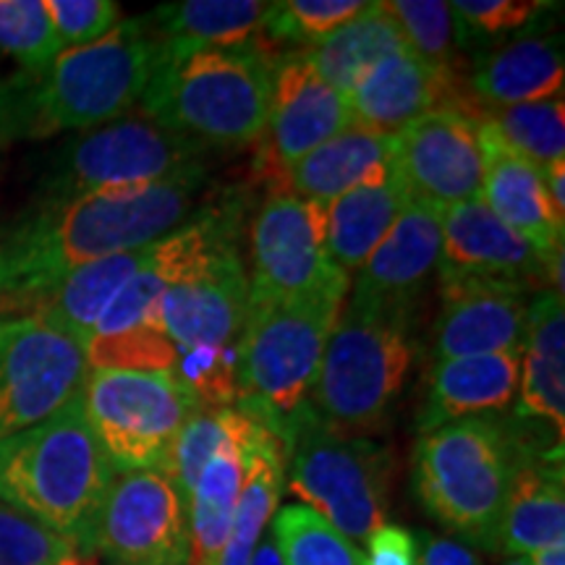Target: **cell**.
Listing matches in <instances>:
<instances>
[{"label": "cell", "mask_w": 565, "mask_h": 565, "mask_svg": "<svg viewBox=\"0 0 565 565\" xmlns=\"http://www.w3.org/2000/svg\"><path fill=\"white\" fill-rule=\"evenodd\" d=\"M202 181L204 162L147 186L42 202L0 238L3 294L47 288L76 267L158 242L192 212Z\"/></svg>", "instance_id": "obj_1"}, {"label": "cell", "mask_w": 565, "mask_h": 565, "mask_svg": "<svg viewBox=\"0 0 565 565\" xmlns=\"http://www.w3.org/2000/svg\"><path fill=\"white\" fill-rule=\"evenodd\" d=\"M160 58L147 17L126 19L89 45L66 47L40 74L0 82V139H45L118 121L141 100Z\"/></svg>", "instance_id": "obj_2"}, {"label": "cell", "mask_w": 565, "mask_h": 565, "mask_svg": "<svg viewBox=\"0 0 565 565\" xmlns=\"http://www.w3.org/2000/svg\"><path fill=\"white\" fill-rule=\"evenodd\" d=\"M116 471L84 416L79 393L51 419L0 443V503L84 550Z\"/></svg>", "instance_id": "obj_3"}, {"label": "cell", "mask_w": 565, "mask_h": 565, "mask_svg": "<svg viewBox=\"0 0 565 565\" xmlns=\"http://www.w3.org/2000/svg\"><path fill=\"white\" fill-rule=\"evenodd\" d=\"M273 71L257 42L162 55L141 113L204 147L257 145L270 113Z\"/></svg>", "instance_id": "obj_4"}, {"label": "cell", "mask_w": 565, "mask_h": 565, "mask_svg": "<svg viewBox=\"0 0 565 565\" xmlns=\"http://www.w3.org/2000/svg\"><path fill=\"white\" fill-rule=\"evenodd\" d=\"M349 286V275H341L294 299L249 303L236 345V406L278 437L312 393Z\"/></svg>", "instance_id": "obj_5"}, {"label": "cell", "mask_w": 565, "mask_h": 565, "mask_svg": "<svg viewBox=\"0 0 565 565\" xmlns=\"http://www.w3.org/2000/svg\"><path fill=\"white\" fill-rule=\"evenodd\" d=\"M515 448V437L492 416H469L422 435L414 492L424 511L466 542L498 550Z\"/></svg>", "instance_id": "obj_6"}, {"label": "cell", "mask_w": 565, "mask_h": 565, "mask_svg": "<svg viewBox=\"0 0 565 565\" xmlns=\"http://www.w3.org/2000/svg\"><path fill=\"white\" fill-rule=\"evenodd\" d=\"M414 317L343 309L312 385V412L335 435L366 437L383 427L404 391L416 343Z\"/></svg>", "instance_id": "obj_7"}, {"label": "cell", "mask_w": 565, "mask_h": 565, "mask_svg": "<svg viewBox=\"0 0 565 565\" xmlns=\"http://www.w3.org/2000/svg\"><path fill=\"white\" fill-rule=\"evenodd\" d=\"M288 490L351 542L370 540L385 524L391 454L366 437L330 433L303 404L280 427Z\"/></svg>", "instance_id": "obj_8"}, {"label": "cell", "mask_w": 565, "mask_h": 565, "mask_svg": "<svg viewBox=\"0 0 565 565\" xmlns=\"http://www.w3.org/2000/svg\"><path fill=\"white\" fill-rule=\"evenodd\" d=\"M207 147L147 116H124L66 141L45 175V202L147 186L202 166Z\"/></svg>", "instance_id": "obj_9"}, {"label": "cell", "mask_w": 565, "mask_h": 565, "mask_svg": "<svg viewBox=\"0 0 565 565\" xmlns=\"http://www.w3.org/2000/svg\"><path fill=\"white\" fill-rule=\"evenodd\" d=\"M82 406L97 443L124 469H162L196 408L173 372H87Z\"/></svg>", "instance_id": "obj_10"}, {"label": "cell", "mask_w": 565, "mask_h": 565, "mask_svg": "<svg viewBox=\"0 0 565 565\" xmlns=\"http://www.w3.org/2000/svg\"><path fill=\"white\" fill-rule=\"evenodd\" d=\"M105 565H189V503L162 469L116 471L87 547Z\"/></svg>", "instance_id": "obj_11"}, {"label": "cell", "mask_w": 565, "mask_h": 565, "mask_svg": "<svg viewBox=\"0 0 565 565\" xmlns=\"http://www.w3.org/2000/svg\"><path fill=\"white\" fill-rule=\"evenodd\" d=\"M87 372L74 338L32 317H0V443L58 414Z\"/></svg>", "instance_id": "obj_12"}, {"label": "cell", "mask_w": 565, "mask_h": 565, "mask_svg": "<svg viewBox=\"0 0 565 565\" xmlns=\"http://www.w3.org/2000/svg\"><path fill=\"white\" fill-rule=\"evenodd\" d=\"M328 254V207L273 192L252 223L249 303L309 294L341 278Z\"/></svg>", "instance_id": "obj_13"}, {"label": "cell", "mask_w": 565, "mask_h": 565, "mask_svg": "<svg viewBox=\"0 0 565 565\" xmlns=\"http://www.w3.org/2000/svg\"><path fill=\"white\" fill-rule=\"evenodd\" d=\"M395 168L414 204L448 210L482 196L484 160L475 113L437 108L395 134Z\"/></svg>", "instance_id": "obj_14"}, {"label": "cell", "mask_w": 565, "mask_h": 565, "mask_svg": "<svg viewBox=\"0 0 565 565\" xmlns=\"http://www.w3.org/2000/svg\"><path fill=\"white\" fill-rule=\"evenodd\" d=\"M349 126H353L349 97L322 82L303 53L288 55L275 63L270 113L257 139L254 168L275 189L296 162Z\"/></svg>", "instance_id": "obj_15"}, {"label": "cell", "mask_w": 565, "mask_h": 565, "mask_svg": "<svg viewBox=\"0 0 565 565\" xmlns=\"http://www.w3.org/2000/svg\"><path fill=\"white\" fill-rule=\"evenodd\" d=\"M236 238L212 246L192 270L162 294V328L179 351L238 345L249 315V275Z\"/></svg>", "instance_id": "obj_16"}, {"label": "cell", "mask_w": 565, "mask_h": 565, "mask_svg": "<svg viewBox=\"0 0 565 565\" xmlns=\"http://www.w3.org/2000/svg\"><path fill=\"white\" fill-rule=\"evenodd\" d=\"M440 231V282H513L532 291L547 275V259L508 228L482 196L443 210Z\"/></svg>", "instance_id": "obj_17"}, {"label": "cell", "mask_w": 565, "mask_h": 565, "mask_svg": "<svg viewBox=\"0 0 565 565\" xmlns=\"http://www.w3.org/2000/svg\"><path fill=\"white\" fill-rule=\"evenodd\" d=\"M440 210L408 204L359 270L351 307L414 317L416 301L440 259Z\"/></svg>", "instance_id": "obj_18"}, {"label": "cell", "mask_w": 565, "mask_h": 565, "mask_svg": "<svg viewBox=\"0 0 565 565\" xmlns=\"http://www.w3.org/2000/svg\"><path fill=\"white\" fill-rule=\"evenodd\" d=\"M443 309L435 322V362L524 351L529 291L513 282H440Z\"/></svg>", "instance_id": "obj_19"}, {"label": "cell", "mask_w": 565, "mask_h": 565, "mask_svg": "<svg viewBox=\"0 0 565 565\" xmlns=\"http://www.w3.org/2000/svg\"><path fill=\"white\" fill-rule=\"evenodd\" d=\"M349 103L353 124L383 134H398L437 108H461L475 116L479 113L461 95L456 71L422 61L412 47L377 63L349 92Z\"/></svg>", "instance_id": "obj_20"}, {"label": "cell", "mask_w": 565, "mask_h": 565, "mask_svg": "<svg viewBox=\"0 0 565 565\" xmlns=\"http://www.w3.org/2000/svg\"><path fill=\"white\" fill-rule=\"evenodd\" d=\"M563 448L553 454L515 448L498 550L524 557L565 542Z\"/></svg>", "instance_id": "obj_21"}, {"label": "cell", "mask_w": 565, "mask_h": 565, "mask_svg": "<svg viewBox=\"0 0 565 565\" xmlns=\"http://www.w3.org/2000/svg\"><path fill=\"white\" fill-rule=\"evenodd\" d=\"M477 126L484 160V204L508 228L519 233L540 257L550 259L563 249L565 221L555 215L553 204H550L542 171L529 160L505 150L482 124L477 121Z\"/></svg>", "instance_id": "obj_22"}, {"label": "cell", "mask_w": 565, "mask_h": 565, "mask_svg": "<svg viewBox=\"0 0 565 565\" xmlns=\"http://www.w3.org/2000/svg\"><path fill=\"white\" fill-rule=\"evenodd\" d=\"M521 353L500 351L435 362L419 412V433L511 406L521 385Z\"/></svg>", "instance_id": "obj_23"}, {"label": "cell", "mask_w": 565, "mask_h": 565, "mask_svg": "<svg viewBox=\"0 0 565 565\" xmlns=\"http://www.w3.org/2000/svg\"><path fill=\"white\" fill-rule=\"evenodd\" d=\"M408 204L412 196L406 192L395 160L374 168L362 183L338 196L328 207L330 263L345 275L362 270Z\"/></svg>", "instance_id": "obj_24"}, {"label": "cell", "mask_w": 565, "mask_h": 565, "mask_svg": "<svg viewBox=\"0 0 565 565\" xmlns=\"http://www.w3.org/2000/svg\"><path fill=\"white\" fill-rule=\"evenodd\" d=\"M395 134L353 124L296 162L273 192H286L330 207L338 196L362 183L374 168L395 160Z\"/></svg>", "instance_id": "obj_25"}, {"label": "cell", "mask_w": 565, "mask_h": 565, "mask_svg": "<svg viewBox=\"0 0 565 565\" xmlns=\"http://www.w3.org/2000/svg\"><path fill=\"white\" fill-rule=\"evenodd\" d=\"M521 353V416L547 419L565 437V317L563 296L536 291L529 303L526 341Z\"/></svg>", "instance_id": "obj_26"}, {"label": "cell", "mask_w": 565, "mask_h": 565, "mask_svg": "<svg viewBox=\"0 0 565 565\" xmlns=\"http://www.w3.org/2000/svg\"><path fill=\"white\" fill-rule=\"evenodd\" d=\"M265 427L267 424L254 416L249 435L225 445L204 466L192 500H189V565H221V555L231 534L233 511H236L238 492H242L246 477V456Z\"/></svg>", "instance_id": "obj_27"}, {"label": "cell", "mask_w": 565, "mask_h": 565, "mask_svg": "<svg viewBox=\"0 0 565 565\" xmlns=\"http://www.w3.org/2000/svg\"><path fill=\"white\" fill-rule=\"evenodd\" d=\"M565 79L563 47L555 38H521L477 63L471 89L487 108L553 100Z\"/></svg>", "instance_id": "obj_28"}, {"label": "cell", "mask_w": 565, "mask_h": 565, "mask_svg": "<svg viewBox=\"0 0 565 565\" xmlns=\"http://www.w3.org/2000/svg\"><path fill=\"white\" fill-rule=\"evenodd\" d=\"M270 3L259 0H181L154 9L147 21L158 34L162 55L202 47H236L263 30Z\"/></svg>", "instance_id": "obj_29"}, {"label": "cell", "mask_w": 565, "mask_h": 565, "mask_svg": "<svg viewBox=\"0 0 565 565\" xmlns=\"http://www.w3.org/2000/svg\"><path fill=\"white\" fill-rule=\"evenodd\" d=\"M406 38L398 21L387 11V3H370L364 13L343 24L328 38L315 42L303 58L315 68V74L330 87L349 92L364 79L370 71L391 58L393 53L404 51Z\"/></svg>", "instance_id": "obj_30"}, {"label": "cell", "mask_w": 565, "mask_h": 565, "mask_svg": "<svg viewBox=\"0 0 565 565\" xmlns=\"http://www.w3.org/2000/svg\"><path fill=\"white\" fill-rule=\"evenodd\" d=\"M282 475H286V445L270 427H265L246 456V477L242 492H238L236 511H233L231 534L221 555V565L252 563L259 536L278 511Z\"/></svg>", "instance_id": "obj_31"}, {"label": "cell", "mask_w": 565, "mask_h": 565, "mask_svg": "<svg viewBox=\"0 0 565 565\" xmlns=\"http://www.w3.org/2000/svg\"><path fill=\"white\" fill-rule=\"evenodd\" d=\"M477 121L492 134L505 150L542 168L563 160L565 152V108L563 97L542 103L479 108Z\"/></svg>", "instance_id": "obj_32"}, {"label": "cell", "mask_w": 565, "mask_h": 565, "mask_svg": "<svg viewBox=\"0 0 565 565\" xmlns=\"http://www.w3.org/2000/svg\"><path fill=\"white\" fill-rule=\"evenodd\" d=\"M252 427L254 416L236 406L196 408V412L189 416L186 424L181 427V433L175 435L171 450H168L166 463H162V471L173 479L183 498H186V503L192 500L194 487L200 482L210 458L215 456L217 450H223L228 443L249 435Z\"/></svg>", "instance_id": "obj_33"}, {"label": "cell", "mask_w": 565, "mask_h": 565, "mask_svg": "<svg viewBox=\"0 0 565 565\" xmlns=\"http://www.w3.org/2000/svg\"><path fill=\"white\" fill-rule=\"evenodd\" d=\"M89 372H173L179 349L160 320V303L137 324L84 343Z\"/></svg>", "instance_id": "obj_34"}, {"label": "cell", "mask_w": 565, "mask_h": 565, "mask_svg": "<svg viewBox=\"0 0 565 565\" xmlns=\"http://www.w3.org/2000/svg\"><path fill=\"white\" fill-rule=\"evenodd\" d=\"M270 536L286 565H366L362 550L307 505L275 511Z\"/></svg>", "instance_id": "obj_35"}, {"label": "cell", "mask_w": 565, "mask_h": 565, "mask_svg": "<svg viewBox=\"0 0 565 565\" xmlns=\"http://www.w3.org/2000/svg\"><path fill=\"white\" fill-rule=\"evenodd\" d=\"M66 51L45 11V0H0V55L26 74H40Z\"/></svg>", "instance_id": "obj_36"}, {"label": "cell", "mask_w": 565, "mask_h": 565, "mask_svg": "<svg viewBox=\"0 0 565 565\" xmlns=\"http://www.w3.org/2000/svg\"><path fill=\"white\" fill-rule=\"evenodd\" d=\"M387 11L398 21L406 45L422 61L456 71L463 32L450 3H443V0H387Z\"/></svg>", "instance_id": "obj_37"}, {"label": "cell", "mask_w": 565, "mask_h": 565, "mask_svg": "<svg viewBox=\"0 0 565 565\" xmlns=\"http://www.w3.org/2000/svg\"><path fill=\"white\" fill-rule=\"evenodd\" d=\"M364 0H280L270 3L263 30L273 42H320L366 11Z\"/></svg>", "instance_id": "obj_38"}, {"label": "cell", "mask_w": 565, "mask_h": 565, "mask_svg": "<svg viewBox=\"0 0 565 565\" xmlns=\"http://www.w3.org/2000/svg\"><path fill=\"white\" fill-rule=\"evenodd\" d=\"M173 374L202 408L236 406V349L179 351Z\"/></svg>", "instance_id": "obj_39"}, {"label": "cell", "mask_w": 565, "mask_h": 565, "mask_svg": "<svg viewBox=\"0 0 565 565\" xmlns=\"http://www.w3.org/2000/svg\"><path fill=\"white\" fill-rule=\"evenodd\" d=\"M74 550L66 536L0 503V565H58Z\"/></svg>", "instance_id": "obj_40"}, {"label": "cell", "mask_w": 565, "mask_h": 565, "mask_svg": "<svg viewBox=\"0 0 565 565\" xmlns=\"http://www.w3.org/2000/svg\"><path fill=\"white\" fill-rule=\"evenodd\" d=\"M63 47H82L105 38L121 24V6L113 0H45Z\"/></svg>", "instance_id": "obj_41"}, {"label": "cell", "mask_w": 565, "mask_h": 565, "mask_svg": "<svg viewBox=\"0 0 565 565\" xmlns=\"http://www.w3.org/2000/svg\"><path fill=\"white\" fill-rule=\"evenodd\" d=\"M450 9H454L456 19L475 34L498 38V34L524 26L542 9H553V3H540V0H456V3H450Z\"/></svg>", "instance_id": "obj_42"}, {"label": "cell", "mask_w": 565, "mask_h": 565, "mask_svg": "<svg viewBox=\"0 0 565 565\" xmlns=\"http://www.w3.org/2000/svg\"><path fill=\"white\" fill-rule=\"evenodd\" d=\"M366 565H419L416 542L408 529L383 524L366 540Z\"/></svg>", "instance_id": "obj_43"}, {"label": "cell", "mask_w": 565, "mask_h": 565, "mask_svg": "<svg viewBox=\"0 0 565 565\" xmlns=\"http://www.w3.org/2000/svg\"><path fill=\"white\" fill-rule=\"evenodd\" d=\"M419 565H482V561L471 553L469 547L456 540H445V536H433L424 545L419 555Z\"/></svg>", "instance_id": "obj_44"}, {"label": "cell", "mask_w": 565, "mask_h": 565, "mask_svg": "<svg viewBox=\"0 0 565 565\" xmlns=\"http://www.w3.org/2000/svg\"><path fill=\"white\" fill-rule=\"evenodd\" d=\"M542 181H545V192L555 215L565 221V160L550 162V166L542 168Z\"/></svg>", "instance_id": "obj_45"}, {"label": "cell", "mask_w": 565, "mask_h": 565, "mask_svg": "<svg viewBox=\"0 0 565 565\" xmlns=\"http://www.w3.org/2000/svg\"><path fill=\"white\" fill-rule=\"evenodd\" d=\"M249 565H286V563H282L280 553H278V547H275L273 536H265L263 542H257Z\"/></svg>", "instance_id": "obj_46"}, {"label": "cell", "mask_w": 565, "mask_h": 565, "mask_svg": "<svg viewBox=\"0 0 565 565\" xmlns=\"http://www.w3.org/2000/svg\"><path fill=\"white\" fill-rule=\"evenodd\" d=\"M526 561L529 565H565V542L563 545L536 550V553L526 555Z\"/></svg>", "instance_id": "obj_47"}, {"label": "cell", "mask_w": 565, "mask_h": 565, "mask_svg": "<svg viewBox=\"0 0 565 565\" xmlns=\"http://www.w3.org/2000/svg\"><path fill=\"white\" fill-rule=\"evenodd\" d=\"M58 565H105L95 553H82V550H74V553L63 557Z\"/></svg>", "instance_id": "obj_48"}, {"label": "cell", "mask_w": 565, "mask_h": 565, "mask_svg": "<svg viewBox=\"0 0 565 565\" xmlns=\"http://www.w3.org/2000/svg\"><path fill=\"white\" fill-rule=\"evenodd\" d=\"M503 565H529L526 557H511V561H505Z\"/></svg>", "instance_id": "obj_49"}, {"label": "cell", "mask_w": 565, "mask_h": 565, "mask_svg": "<svg viewBox=\"0 0 565 565\" xmlns=\"http://www.w3.org/2000/svg\"><path fill=\"white\" fill-rule=\"evenodd\" d=\"M0 294H3V275H0Z\"/></svg>", "instance_id": "obj_50"}]
</instances>
